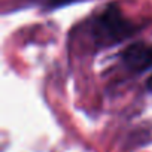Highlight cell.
I'll use <instances>...</instances> for the list:
<instances>
[{
	"label": "cell",
	"mask_w": 152,
	"mask_h": 152,
	"mask_svg": "<svg viewBox=\"0 0 152 152\" xmlns=\"http://www.w3.org/2000/svg\"><path fill=\"white\" fill-rule=\"evenodd\" d=\"M121 60L125 69L131 73H142L152 69V45L136 42L121 52Z\"/></svg>",
	"instance_id": "2"
},
{
	"label": "cell",
	"mask_w": 152,
	"mask_h": 152,
	"mask_svg": "<svg viewBox=\"0 0 152 152\" xmlns=\"http://www.w3.org/2000/svg\"><path fill=\"white\" fill-rule=\"evenodd\" d=\"M43 2L48 8H58V6H63L66 3L73 2V0H43Z\"/></svg>",
	"instance_id": "3"
},
{
	"label": "cell",
	"mask_w": 152,
	"mask_h": 152,
	"mask_svg": "<svg viewBox=\"0 0 152 152\" xmlns=\"http://www.w3.org/2000/svg\"><path fill=\"white\" fill-rule=\"evenodd\" d=\"M149 84H151V88H152V79H151V81H149Z\"/></svg>",
	"instance_id": "4"
},
{
	"label": "cell",
	"mask_w": 152,
	"mask_h": 152,
	"mask_svg": "<svg viewBox=\"0 0 152 152\" xmlns=\"http://www.w3.org/2000/svg\"><path fill=\"white\" fill-rule=\"evenodd\" d=\"M87 36L94 49H103L118 45L133 36L139 27L124 17L121 9L112 3L94 14L85 23Z\"/></svg>",
	"instance_id": "1"
}]
</instances>
